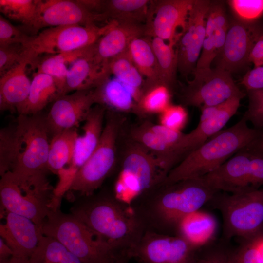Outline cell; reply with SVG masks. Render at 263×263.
I'll return each instance as SVG.
<instances>
[{
	"mask_svg": "<svg viewBox=\"0 0 263 263\" xmlns=\"http://www.w3.org/2000/svg\"><path fill=\"white\" fill-rule=\"evenodd\" d=\"M218 192L202 178L159 185L131 205L146 230L172 235L185 216L210 202Z\"/></svg>",
	"mask_w": 263,
	"mask_h": 263,
	"instance_id": "cell-1",
	"label": "cell"
},
{
	"mask_svg": "<svg viewBox=\"0 0 263 263\" xmlns=\"http://www.w3.org/2000/svg\"><path fill=\"white\" fill-rule=\"evenodd\" d=\"M70 211L120 250L129 251L132 248L146 231L132 207L117 199L113 193L100 192L80 197Z\"/></svg>",
	"mask_w": 263,
	"mask_h": 263,
	"instance_id": "cell-2",
	"label": "cell"
},
{
	"mask_svg": "<svg viewBox=\"0 0 263 263\" xmlns=\"http://www.w3.org/2000/svg\"><path fill=\"white\" fill-rule=\"evenodd\" d=\"M247 122L243 116L232 126L212 136L173 168L159 185L202 177L249 147L263 133V131L250 128Z\"/></svg>",
	"mask_w": 263,
	"mask_h": 263,
	"instance_id": "cell-3",
	"label": "cell"
},
{
	"mask_svg": "<svg viewBox=\"0 0 263 263\" xmlns=\"http://www.w3.org/2000/svg\"><path fill=\"white\" fill-rule=\"evenodd\" d=\"M60 207L49 213L41 226L42 233L61 243L83 263H109L126 251L114 247Z\"/></svg>",
	"mask_w": 263,
	"mask_h": 263,
	"instance_id": "cell-4",
	"label": "cell"
},
{
	"mask_svg": "<svg viewBox=\"0 0 263 263\" xmlns=\"http://www.w3.org/2000/svg\"><path fill=\"white\" fill-rule=\"evenodd\" d=\"M0 209L26 217L40 226L60 207L61 197L45 178H19L10 171L1 176Z\"/></svg>",
	"mask_w": 263,
	"mask_h": 263,
	"instance_id": "cell-5",
	"label": "cell"
},
{
	"mask_svg": "<svg viewBox=\"0 0 263 263\" xmlns=\"http://www.w3.org/2000/svg\"><path fill=\"white\" fill-rule=\"evenodd\" d=\"M127 147L113 193L120 201L132 205L168 174L157 158L140 144L131 140Z\"/></svg>",
	"mask_w": 263,
	"mask_h": 263,
	"instance_id": "cell-6",
	"label": "cell"
},
{
	"mask_svg": "<svg viewBox=\"0 0 263 263\" xmlns=\"http://www.w3.org/2000/svg\"><path fill=\"white\" fill-rule=\"evenodd\" d=\"M217 193L210 201L221 212L225 240H249L263 233V188L219 196Z\"/></svg>",
	"mask_w": 263,
	"mask_h": 263,
	"instance_id": "cell-7",
	"label": "cell"
},
{
	"mask_svg": "<svg viewBox=\"0 0 263 263\" xmlns=\"http://www.w3.org/2000/svg\"><path fill=\"white\" fill-rule=\"evenodd\" d=\"M121 120L110 113L99 143L92 154L74 175L66 191L80 196L94 193L113 169L116 158V144Z\"/></svg>",
	"mask_w": 263,
	"mask_h": 263,
	"instance_id": "cell-8",
	"label": "cell"
},
{
	"mask_svg": "<svg viewBox=\"0 0 263 263\" xmlns=\"http://www.w3.org/2000/svg\"><path fill=\"white\" fill-rule=\"evenodd\" d=\"M83 26L72 25L50 27L38 34L29 36L23 44L25 55L30 64L42 55H56L70 52L97 42L114 23Z\"/></svg>",
	"mask_w": 263,
	"mask_h": 263,
	"instance_id": "cell-9",
	"label": "cell"
},
{
	"mask_svg": "<svg viewBox=\"0 0 263 263\" xmlns=\"http://www.w3.org/2000/svg\"><path fill=\"white\" fill-rule=\"evenodd\" d=\"M21 149L10 171L22 178L47 176L50 142L45 116L19 114L17 121Z\"/></svg>",
	"mask_w": 263,
	"mask_h": 263,
	"instance_id": "cell-10",
	"label": "cell"
},
{
	"mask_svg": "<svg viewBox=\"0 0 263 263\" xmlns=\"http://www.w3.org/2000/svg\"><path fill=\"white\" fill-rule=\"evenodd\" d=\"M193 78L188 81L181 94L186 105L202 108L220 104L233 97L242 98L246 94L235 83L231 74L215 68H195Z\"/></svg>",
	"mask_w": 263,
	"mask_h": 263,
	"instance_id": "cell-11",
	"label": "cell"
},
{
	"mask_svg": "<svg viewBox=\"0 0 263 263\" xmlns=\"http://www.w3.org/2000/svg\"><path fill=\"white\" fill-rule=\"evenodd\" d=\"M198 250L178 235L146 230L129 253L139 263H196Z\"/></svg>",
	"mask_w": 263,
	"mask_h": 263,
	"instance_id": "cell-12",
	"label": "cell"
},
{
	"mask_svg": "<svg viewBox=\"0 0 263 263\" xmlns=\"http://www.w3.org/2000/svg\"><path fill=\"white\" fill-rule=\"evenodd\" d=\"M242 99L240 97H233L220 104L200 109V120L197 127L190 132L184 133L173 149L174 167L221 131L237 112Z\"/></svg>",
	"mask_w": 263,
	"mask_h": 263,
	"instance_id": "cell-13",
	"label": "cell"
},
{
	"mask_svg": "<svg viewBox=\"0 0 263 263\" xmlns=\"http://www.w3.org/2000/svg\"><path fill=\"white\" fill-rule=\"evenodd\" d=\"M263 35V24L238 19L229 22L224 45L215 59L216 67L230 73L237 72L250 62L249 56Z\"/></svg>",
	"mask_w": 263,
	"mask_h": 263,
	"instance_id": "cell-14",
	"label": "cell"
},
{
	"mask_svg": "<svg viewBox=\"0 0 263 263\" xmlns=\"http://www.w3.org/2000/svg\"><path fill=\"white\" fill-rule=\"evenodd\" d=\"M105 20L103 14L92 12L82 0H37L35 17L29 28L37 32L47 27L87 26Z\"/></svg>",
	"mask_w": 263,
	"mask_h": 263,
	"instance_id": "cell-15",
	"label": "cell"
},
{
	"mask_svg": "<svg viewBox=\"0 0 263 263\" xmlns=\"http://www.w3.org/2000/svg\"><path fill=\"white\" fill-rule=\"evenodd\" d=\"M194 0H151L145 25V35L156 37L175 46L185 28Z\"/></svg>",
	"mask_w": 263,
	"mask_h": 263,
	"instance_id": "cell-16",
	"label": "cell"
},
{
	"mask_svg": "<svg viewBox=\"0 0 263 263\" xmlns=\"http://www.w3.org/2000/svg\"><path fill=\"white\" fill-rule=\"evenodd\" d=\"M211 3L207 0H194L185 28L180 33L176 49L178 71L184 76L196 67L205 37L206 16Z\"/></svg>",
	"mask_w": 263,
	"mask_h": 263,
	"instance_id": "cell-17",
	"label": "cell"
},
{
	"mask_svg": "<svg viewBox=\"0 0 263 263\" xmlns=\"http://www.w3.org/2000/svg\"><path fill=\"white\" fill-rule=\"evenodd\" d=\"M97 99L94 89L76 91L57 98L47 116L45 123L52 137L67 129L76 128L85 121Z\"/></svg>",
	"mask_w": 263,
	"mask_h": 263,
	"instance_id": "cell-18",
	"label": "cell"
},
{
	"mask_svg": "<svg viewBox=\"0 0 263 263\" xmlns=\"http://www.w3.org/2000/svg\"><path fill=\"white\" fill-rule=\"evenodd\" d=\"M106 107L97 104L92 108L83 126V134L78 135L70 165L59 174L60 182L69 186L77 171L84 164L96 148L104 128Z\"/></svg>",
	"mask_w": 263,
	"mask_h": 263,
	"instance_id": "cell-19",
	"label": "cell"
},
{
	"mask_svg": "<svg viewBox=\"0 0 263 263\" xmlns=\"http://www.w3.org/2000/svg\"><path fill=\"white\" fill-rule=\"evenodd\" d=\"M4 223H0V235L14 255L30 259L43 236L41 227L30 219L0 209Z\"/></svg>",
	"mask_w": 263,
	"mask_h": 263,
	"instance_id": "cell-20",
	"label": "cell"
},
{
	"mask_svg": "<svg viewBox=\"0 0 263 263\" xmlns=\"http://www.w3.org/2000/svg\"><path fill=\"white\" fill-rule=\"evenodd\" d=\"M250 153L243 149L213 171L200 177L211 188L237 193L251 190L248 183Z\"/></svg>",
	"mask_w": 263,
	"mask_h": 263,
	"instance_id": "cell-21",
	"label": "cell"
},
{
	"mask_svg": "<svg viewBox=\"0 0 263 263\" xmlns=\"http://www.w3.org/2000/svg\"><path fill=\"white\" fill-rule=\"evenodd\" d=\"M95 48L92 52L71 62L68 66L63 95L76 91L95 89L109 78L107 62L95 58Z\"/></svg>",
	"mask_w": 263,
	"mask_h": 263,
	"instance_id": "cell-22",
	"label": "cell"
},
{
	"mask_svg": "<svg viewBox=\"0 0 263 263\" xmlns=\"http://www.w3.org/2000/svg\"><path fill=\"white\" fill-rule=\"evenodd\" d=\"M145 33L144 25L115 21L96 43L95 58L99 62L108 61L127 50L132 41Z\"/></svg>",
	"mask_w": 263,
	"mask_h": 263,
	"instance_id": "cell-23",
	"label": "cell"
},
{
	"mask_svg": "<svg viewBox=\"0 0 263 263\" xmlns=\"http://www.w3.org/2000/svg\"><path fill=\"white\" fill-rule=\"evenodd\" d=\"M29 61L25 60L0 76L1 111L17 109L26 100L31 81L26 74Z\"/></svg>",
	"mask_w": 263,
	"mask_h": 263,
	"instance_id": "cell-24",
	"label": "cell"
},
{
	"mask_svg": "<svg viewBox=\"0 0 263 263\" xmlns=\"http://www.w3.org/2000/svg\"><path fill=\"white\" fill-rule=\"evenodd\" d=\"M216 229L217 222L213 216L198 210L181 219L177 226L175 235L199 249L213 238Z\"/></svg>",
	"mask_w": 263,
	"mask_h": 263,
	"instance_id": "cell-25",
	"label": "cell"
},
{
	"mask_svg": "<svg viewBox=\"0 0 263 263\" xmlns=\"http://www.w3.org/2000/svg\"><path fill=\"white\" fill-rule=\"evenodd\" d=\"M59 96L52 77L44 74L35 73L28 96L26 101L16 110L19 114H38L49 103L54 102Z\"/></svg>",
	"mask_w": 263,
	"mask_h": 263,
	"instance_id": "cell-26",
	"label": "cell"
},
{
	"mask_svg": "<svg viewBox=\"0 0 263 263\" xmlns=\"http://www.w3.org/2000/svg\"><path fill=\"white\" fill-rule=\"evenodd\" d=\"M128 50L135 66L144 79L143 89L161 83L151 39L147 36L138 38L132 41Z\"/></svg>",
	"mask_w": 263,
	"mask_h": 263,
	"instance_id": "cell-27",
	"label": "cell"
},
{
	"mask_svg": "<svg viewBox=\"0 0 263 263\" xmlns=\"http://www.w3.org/2000/svg\"><path fill=\"white\" fill-rule=\"evenodd\" d=\"M151 0H104L101 14L107 20L141 24L146 21Z\"/></svg>",
	"mask_w": 263,
	"mask_h": 263,
	"instance_id": "cell-28",
	"label": "cell"
},
{
	"mask_svg": "<svg viewBox=\"0 0 263 263\" xmlns=\"http://www.w3.org/2000/svg\"><path fill=\"white\" fill-rule=\"evenodd\" d=\"M97 104L121 112L136 111V103L132 90L116 78L107 79L94 89Z\"/></svg>",
	"mask_w": 263,
	"mask_h": 263,
	"instance_id": "cell-29",
	"label": "cell"
},
{
	"mask_svg": "<svg viewBox=\"0 0 263 263\" xmlns=\"http://www.w3.org/2000/svg\"><path fill=\"white\" fill-rule=\"evenodd\" d=\"M76 128L67 129L54 135L50 142L48 169L59 174L71 163L76 140L78 136Z\"/></svg>",
	"mask_w": 263,
	"mask_h": 263,
	"instance_id": "cell-30",
	"label": "cell"
},
{
	"mask_svg": "<svg viewBox=\"0 0 263 263\" xmlns=\"http://www.w3.org/2000/svg\"><path fill=\"white\" fill-rule=\"evenodd\" d=\"M131 136L132 140L140 144L157 158L168 174L174 168L173 148L150 130L147 121L133 127L131 131Z\"/></svg>",
	"mask_w": 263,
	"mask_h": 263,
	"instance_id": "cell-31",
	"label": "cell"
},
{
	"mask_svg": "<svg viewBox=\"0 0 263 263\" xmlns=\"http://www.w3.org/2000/svg\"><path fill=\"white\" fill-rule=\"evenodd\" d=\"M111 75L128 86L137 104L142 94L143 77L135 66L128 49L108 60Z\"/></svg>",
	"mask_w": 263,
	"mask_h": 263,
	"instance_id": "cell-32",
	"label": "cell"
},
{
	"mask_svg": "<svg viewBox=\"0 0 263 263\" xmlns=\"http://www.w3.org/2000/svg\"><path fill=\"white\" fill-rule=\"evenodd\" d=\"M71 62L70 56L69 53H66L45 55L41 57L39 56L32 61L30 65L36 70V73L44 74L52 77L61 96L66 85L68 65Z\"/></svg>",
	"mask_w": 263,
	"mask_h": 263,
	"instance_id": "cell-33",
	"label": "cell"
},
{
	"mask_svg": "<svg viewBox=\"0 0 263 263\" xmlns=\"http://www.w3.org/2000/svg\"><path fill=\"white\" fill-rule=\"evenodd\" d=\"M151 43L157 61L160 82L171 90L178 71L176 51L174 46L158 38H152Z\"/></svg>",
	"mask_w": 263,
	"mask_h": 263,
	"instance_id": "cell-34",
	"label": "cell"
},
{
	"mask_svg": "<svg viewBox=\"0 0 263 263\" xmlns=\"http://www.w3.org/2000/svg\"><path fill=\"white\" fill-rule=\"evenodd\" d=\"M29 261L30 263H83L57 240L44 235Z\"/></svg>",
	"mask_w": 263,
	"mask_h": 263,
	"instance_id": "cell-35",
	"label": "cell"
},
{
	"mask_svg": "<svg viewBox=\"0 0 263 263\" xmlns=\"http://www.w3.org/2000/svg\"><path fill=\"white\" fill-rule=\"evenodd\" d=\"M171 90L162 83L143 89L141 97L136 104V113H161L171 104Z\"/></svg>",
	"mask_w": 263,
	"mask_h": 263,
	"instance_id": "cell-36",
	"label": "cell"
},
{
	"mask_svg": "<svg viewBox=\"0 0 263 263\" xmlns=\"http://www.w3.org/2000/svg\"><path fill=\"white\" fill-rule=\"evenodd\" d=\"M21 141L17 122L0 131V175L12 170L21 149Z\"/></svg>",
	"mask_w": 263,
	"mask_h": 263,
	"instance_id": "cell-37",
	"label": "cell"
},
{
	"mask_svg": "<svg viewBox=\"0 0 263 263\" xmlns=\"http://www.w3.org/2000/svg\"><path fill=\"white\" fill-rule=\"evenodd\" d=\"M37 0H0V12L29 28L36 14Z\"/></svg>",
	"mask_w": 263,
	"mask_h": 263,
	"instance_id": "cell-38",
	"label": "cell"
},
{
	"mask_svg": "<svg viewBox=\"0 0 263 263\" xmlns=\"http://www.w3.org/2000/svg\"><path fill=\"white\" fill-rule=\"evenodd\" d=\"M228 2L240 20L253 22L263 14V0H230Z\"/></svg>",
	"mask_w": 263,
	"mask_h": 263,
	"instance_id": "cell-39",
	"label": "cell"
},
{
	"mask_svg": "<svg viewBox=\"0 0 263 263\" xmlns=\"http://www.w3.org/2000/svg\"><path fill=\"white\" fill-rule=\"evenodd\" d=\"M26 59L29 60L22 44L0 46V76Z\"/></svg>",
	"mask_w": 263,
	"mask_h": 263,
	"instance_id": "cell-40",
	"label": "cell"
},
{
	"mask_svg": "<svg viewBox=\"0 0 263 263\" xmlns=\"http://www.w3.org/2000/svg\"><path fill=\"white\" fill-rule=\"evenodd\" d=\"M248 108L243 116L255 128H263V89L247 91Z\"/></svg>",
	"mask_w": 263,
	"mask_h": 263,
	"instance_id": "cell-41",
	"label": "cell"
},
{
	"mask_svg": "<svg viewBox=\"0 0 263 263\" xmlns=\"http://www.w3.org/2000/svg\"><path fill=\"white\" fill-rule=\"evenodd\" d=\"M228 263H263V259L252 239L243 240L237 249L230 251Z\"/></svg>",
	"mask_w": 263,
	"mask_h": 263,
	"instance_id": "cell-42",
	"label": "cell"
},
{
	"mask_svg": "<svg viewBox=\"0 0 263 263\" xmlns=\"http://www.w3.org/2000/svg\"><path fill=\"white\" fill-rule=\"evenodd\" d=\"M159 114V124L178 131L184 127L188 118L186 109L180 105L170 104Z\"/></svg>",
	"mask_w": 263,
	"mask_h": 263,
	"instance_id": "cell-43",
	"label": "cell"
},
{
	"mask_svg": "<svg viewBox=\"0 0 263 263\" xmlns=\"http://www.w3.org/2000/svg\"><path fill=\"white\" fill-rule=\"evenodd\" d=\"M224 5L221 1L211 2L206 19L205 36L213 34L217 30L228 27Z\"/></svg>",
	"mask_w": 263,
	"mask_h": 263,
	"instance_id": "cell-44",
	"label": "cell"
},
{
	"mask_svg": "<svg viewBox=\"0 0 263 263\" xmlns=\"http://www.w3.org/2000/svg\"><path fill=\"white\" fill-rule=\"evenodd\" d=\"M29 36L14 26L0 14V46L17 43L23 44L27 41Z\"/></svg>",
	"mask_w": 263,
	"mask_h": 263,
	"instance_id": "cell-45",
	"label": "cell"
},
{
	"mask_svg": "<svg viewBox=\"0 0 263 263\" xmlns=\"http://www.w3.org/2000/svg\"><path fill=\"white\" fill-rule=\"evenodd\" d=\"M217 55L214 34L205 36L195 68H210L212 62Z\"/></svg>",
	"mask_w": 263,
	"mask_h": 263,
	"instance_id": "cell-46",
	"label": "cell"
},
{
	"mask_svg": "<svg viewBox=\"0 0 263 263\" xmlns=\"http://www.w3.org/2000/svg\"><path fill=\"white\" fill-rule=\"evenodd\" d=\"M150 130L158 137L174 148L179 142L184 133L181 131H176L168 128L160 124H153L147 121ZM173 159V157H172Z\"/></svg>",
	"mask_w": 263,
	"mask_h": 263,
	"instance_id": "cell-47",
	"label": "cell"
},
{
	"mask_svg": "<svg viewBox=\"0 0 263 263\" xmlns=\"http://www.w3.org/2000/svg\"><path fill=\"white\" fill-rule=\"evenodd\" d=\"M230 252L222 246L214 247L198 256L196 263H228Z\"/></svg>",
	"mask_w": 263,
	"mask_h": 263,
	"instance_id": "cell-48",
	"label": "cell"
},
{
	"mask_svg": "<svg viewBox=\"0 0 263 263\" xmlns=\"http://www.w3.org/2000/svg\"><path fill=\"white\" fill-rule=\"evenodd\" d=\"M241 84L247 91L263 89V66L248 71L243 77Z\"/></svg>",
	"mask_w": 263,
	"mask_h": 263,
	"instance_id": "cell-49",
	"label": "cell"
},
{
	"mask_svg": "<svg viewBox=\"0 0 263 263\" xmlns=\"http://www.w3.org/2000/svg\"><path fill=\"white\" fill-rule=\"evenodd\" d=\"M249 61L255 67L263 66V35L255 44L249 56Z\"/></svg>",
	"mask_w": 263,
	"mask_h": 263,
	"instance_id": "cell-50",
	"label": "cell"
},
{
	"mask_svg": "<svg viewBox=\"0 0 263 263\" xmlns=\"http://www.w3.org/2000/svg\"><path fill=\"white\" fill-rule=\"evenodd\" d=\"M14 255V253L3 239L0 238V261L7 260Z\"/></svg>",
	"mask_w": 263,
	"mask_h": 263,
	"instance_id": "cell-51",
	"label": "cell"
},
{
	"mask_svg": "<svg viewBox=\"0 0 263 263\" xmlns=\"http://www.w3.org/2000/svg\"><path fill=\"white\" fill-rule=\"evenodd\" d=\"M246 149L254 153L263 157V133Z\"/></svg>",
	"mask_w": 263,
	"mask_h": 263,
	"instance_id": "cell-52",
	"label": "cell"
},
{
	"mask_svg": "<svg viewBox=\"0 0 263 263\" xmlns=\"http://www.w3.org/2000/svg\"><path fill=\"white\" fill-rule=\"evenodd\" d=\"M0 263H30L29 259L13 255L11 258L0 261Z\"/></svg>",
	"mask_w": 263,
	"mask_h": 263,
	"instance_id": "cell-53",
	"label": "cell"
},
{
	"mask_svg": "<svg viewBox=\"0 0 263 263\" xmlns=\"http://www.w3.org/2000/svg\"><path fill=\"white\" fill-rule=\"evenodd\" d=\"M131 259L128 251H125L119 254L109 263H127Z\"/></svg>",
	"mask_w": 263,
	"mask_h": 263,
	"instance_id": "cell-54",
	"label": "cell"
},
{
	"mask_svg": "<svg viewBox=\"0 0 263 263\" xmlns=\"http://www.w3.org/2000/svg\"><path fill=\"white\" fill-rule=\"evenodd\" d=\"M257 249L260 251L263 259V233L252 239Z\"/></svg>",
	"mask_w": 263,
	"mask_h": 263,
	"instance_id": "cell-55",
	"label": "cell"
}]
</instances>
